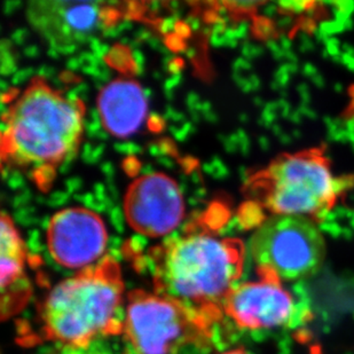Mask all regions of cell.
I'll return each mask as SVG.
<instances>
[{
	"label": "cell",
	"instance_id": "obj_8",
	"mask_svg": "<svg viewBox=\"0 0 354 354\" xmlns=\"http://www.w3.org/2000/svg\"><path fill=\"white\" fill-rule=\"evenodd\" d=\"M124 214L134 231L149 237L170 234L185 214L184 197L177 183L163 174H146L130 185Z\"/></svg>",
	"mask_w": 354,
	"mask_h": 354
},
{
	"label": "cell",
	"instance_id": "obj_9",
	"mask_svg": "<svg viewBox=\"0 0 354 354\" xmlns=\"http://www.w3.org/2000/svg\"><path fill=\"white\" fill-rule=\"evenodd\" d=\"M224 313L240 328L261 330L294 326L299 308L280 280L261 275V280L237 284L225 301Z\"/></svg>",
	"mask_w": 354,
	"mask_h": 354
},
{
	"label": "cell",
	"instance_id": "obj_5",
	"mask_svg": "<svg viewBox=\"0 0 354 354\" xmlns=\"http://www.w3.org/2000/svg\"><path fill=\"white\" fill-rule=\"evenodd\" d=\"M250 186L275 214L308 217L328 210L336 200L327 160L315 151L277 158L251 179Z\"/></svg>",
	"mask_w": 354,
	"mask_h": 354
},
{
	"label": "cell",
	"instance_id": "obj_6",
	"mask_svg": "<svg viewBox=\"0 0 354 354\" xmlns=\"http://www.w3.org/2000/svg\"><path fill=\"white\" fill-rule=\"evenodd\" d=\"M250 252L259 274L296 281L312 277L320 270L326 257V243L310 218L275 214L254 233Z\"/></svg>",
	"mask_w": 354,
	"mask_h": 354
},
{
	"label": "cell",
	"instance_id": "obj_2",
	"mask_svg": "<svg viewBox=\"0 0 354 354\" xmlns=\"http://www.w3.org/2000/svg\"><path fill=\"white\" fill-rule=\"evenodd\" d=\"M83 129L84 104L34 78L3 113V163L37 174L53 171L76 153Z\"/></svg>",
	"mask_w": 354,
	"mask_h": 354
},
{
	"label": "cell",
	"instance_id": "obj_11",
	"mask_svg": "<svg viewBox=\"0 0 354 354\" xmlns=\"http://www.w3.org/2000/svg\"><path fill=\"white\" fill-rule=\"evenodd\" d=\"M97 109L104 129L111 136L127 138L144 124L147 116V99L137 82L118 78L100 91Z\"/></svg>",
	"mask_w": 354,
	"mask_h": 354
},
{
	"label": "cell",
	"instance_id": "obj_10",
	"mask_svg": "<svg viewBox=\"0 0 354 354\" xmlns=\"http://www.w3.org/2000/svg\"><path fill=\"white\" fill-rule=\"evenodd\" d=\"M46 240L57 264L85 270L104 259L108 235L97 214L83 207H69L50 218Z\"/></svg>",
	"mask_w": 354,
	"mask_h": 354
},
{
	"label": "cell",
	"instance_id": "obj_13",
	"mask_svg": "<svg viewBox=\"0 0 354 354\" xmlns=\"http://www.w3.org/2000/svg\"><path fill=\"white\" fill-rule=\"evenodd\" d=\"M223 354H249L248 352L244 351L243 348H235V350H232V351L225 352Z\"/></svg>",
	"mask_w": 354,
	"mask_h": 354
},
{
	"label": "cell",
	"instance_id": "obj_1",
	"mask_svg": "<svg viewBox=\"0 0 354 354\" xmlns=\"http://www.w3.org/2000/svg\"><path fill=\"white\" fill-rule=\"evenodd\" d=\"M148 258L158 294L218 322L225 301L243 271L244 245L235 239L187 232L153 248Z\"/></svg>",
	"mask_w": 354,
	"mask_h": 354
},
{
	"label": "cell",
	"instance_id": "obj_4",
	"mask_svg": "<svg viewBox=\"0 0 354 354\" xmlns=\"http://www.w3.org/2000/svg\"><path fill=\"white\" fill-rule=\"evenodd\" d=\"M216 322L177 299L137 289L127 295L123 334L137 354H177L210 348Z\"/></svg>",
	"mask_w": 354,
	"mask_h": 354
},
{
	"label": "cell",
	"instance_id": "obj_3",
	"mask_svg": "<svg viewBox=\"0 0 354 354\" xmlns=\"http://www.w3.org/2000/svg\"><path fill=\"white\" fill-rule=\"evenodd\" d=\"M124 283L120 265L111 257L61 281L38 312L45 341L83 348L104 336L124 331Z\"/></svg>",
	"mask_w": 354,
	"mask_h": 354
},
{
	"label": "cell",
	"instance_id": "obj_12",
	"mask_svg": "<svg viewBox=\"0 0 354 354\" xmlns=\"http://www.w3.org/2000/svg\"><path fill=\"white\" fill-rule=\"evenodd\" d=\"M0 233L1 313L3 319H6L27 303L30 290L24 274L27 251L13 221L6 214L1 217Z\"/></svg>",
	"mask_w": 354,
	"mask_h": 354
},
{
	"label": "cell",
	"instance_id": "obj_7",
	"mask_svg": "<svg viewBox=\"0 0 354 354\" xmlns=\"http://www.w3.org/2000/svg\"><path fill=\"white\" fill-rule=\"evenodd\" d=\"M26 13L32 29L55 47L82 44L120 17L118 7L101 1L37 0L28 3Z\"/></svg>",
	"mask_w": 354,
	"mask_h": 354
}]
</instances>
